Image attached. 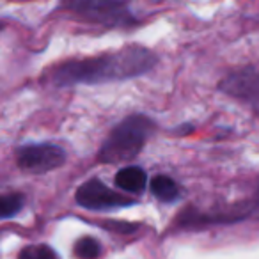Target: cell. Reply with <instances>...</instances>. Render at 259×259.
<instances>
[{
    "mask_svg": "<svg viewBox=\"0 0 259 259\" xmlns=\"http://www.w3.org/2000/svg\"><path fill=\"white\" fill-rule=\"evenodd\" d=\"M156 64V55L139 45L124 47L112 54L98 55L89 59H75L57 66L52 73L55 85H96L107 82L137 78L151 71Z\"/></svg>",
    "mask_w": 259,
    "mask_h": 259,
    "instance_id": "cell-1",
    "label": "cell"
},
{
    "mask_svg": "<svg viewBox=\"0 0 259 259\" xmlns=\"http://www.w3.org/2000/svg\"><path fill=\"white\" fill-rule=\"evenodd\" d=\"M153 130L155 124L146 115H130L110 132L101 146L100 160L103 163L130 162L142 151Z\"/></svg>",
    "mask_w": 259,
    "mask_h": 259,
    "instance_id": "cell-2",
    "label": "cell"
},
{
    "mask_svg": "<svg viewBox=\"0 0 259 259\" xmlns=\"http://www.w3.org/2000/svg\"><path fill=\"white\" fill-rule=\"evenodd\" d=\"M61 9L82 22L103 27H130L137 23L126 0H62Z\"/></svg>",
    "mask_w": 259,
    "mask_h": 259,
    "instance_id": "cell-3",
    "label": "cell"
},
{
    "mask_svg": "<svg viewBox=\"0 0 259 259\" xmlns=\"http://www.w3.org/2000/svg\"><path fill=\"white\" fill-rule=\"evenodd\" d=\"M75 199L82 208L94 209V211H108V209H119L135 204L134 199H130L128 195L117 190H112L100 180H89L87 183H83L76 190Z\"/></svg>",
    "mask_w": 259,
    "mask_h": 259,
    "instance_id": "cell-4",
    "label": "cell"
},
{
    "mask_svg": "<svg viewBox=\"0 0 259 259\" xmlns=\"http://www.w3.org/2000/svg\"><path fill=\"white\" fill-rule=\"evenodd\" d=\"M64 162V149L55 144H29L16 151V163L25 172H50V170L61 167Z\"/></svg>",
    "mask_w": 259,
    "mask_h": 259,
    "instance_id": "cell-5",
    "label": "cell"
},
{
    "mask_svg": "<svg viewBox=\"0 0 259 259\" xmlns=\"http://www.w3.org/2000/svg\"><path fill=\"white\" fill-rule=\"evenodd\" d=\"M220 89L229 96L247 103L259 115V71L243 68L227 75L220 83Z\"/></svg>",
    "mask_w": 259,
    "mask_h": 259,
    "instance_id": "cell-6",
    "label": "cell"
},
{
    "mask_svg": "<svg viewBox=\"0 0 259 259\" xmlns=\"http://www.w3.org/2000/svg\"><path fill=\"white\" fill-rule=\"evenodd\" d=\"M148 183V176L146 172L137 165H130V167H122L117 174H115V185L117 188L124 192H142Z\"/></svg>",
    "mask_w": 259,
    "mask_h": 259,
    "instance_id": "cell-7",
    "label": "cell"
},
{
    "mask_svg": "<svg viewBox=\"0 0 259 259\" xmlns=\"http://www.w3.org/2000/svg\"><path fill=\"white\" fill-rule=\"evenodd\" d=\"M151 192L156 199L163 202H170V201H176L180 197V187L176 185V181L170 180V178L163 176H156L155 180L151 181Z\"/></svg>",
    "mask_w": 259,
    "mask_h": 259,
    "instance_id": "cell-8",
    "label": "cell"
},
{
    "mask_svg": "<svg viewBox=\"0 0 259 259\" xmlns=\"http://www.w3.org/2000/svg\"><path fill=\"white\" fill-rule=\"evenodd\" d=\"M18 259H59L48 245H29L20 252Z\"/></svg>",
    "mask_w": 259,
    "mask_h": 259,
    "instance_id": "cell-9",
    "label": "cell"
},
{
    "mask_svg": "<svg viewBox=\"0 0 259 259\" xmlns=\"http://www.w3.org/2000/svg\"><path fill=\"white\" fill-rule=\"evenodd\" d=\"M75 254L80 259H96L100 255V243L94 238H82L76 243Z\"/></svg>",
    "mask_w": 259,
    "mask_h": 259,
    "instance_id": "cell-10",
    "label": "cell"
},
{
    "mask_svg": "<svg viewBox=\"0 0 259 259\" xmlns=\"http://www.w3.org/2000/svg\"><path fill=\"white\" fill-rule=\"evenodd\" d=\"M23 208V195L20 194H11V195H6L2 199V219H9V217L16 215L20 209Z\"/></svg>",
    "mask_w": 259,
    "mask_h": 259,
    "instance_id": "cell-11",
    "label": "cell"
}]
</instances>
